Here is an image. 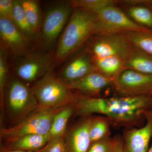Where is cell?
<instances>
[{"mask_svg": "<svg viewBox=\"0 0 152 152\" xmlns=\"http://www.w3.org/2000/svg\"><path fill=\"white\" fill-rule=\"evenodd\" d=\"M123 137L119 135L114 136L112 139L110 152H123Z\"/></svg>", "mask_w": 152, "mask_h": 152, "instance_id": "cell-30", "label": "cell"}, {"mask_svg": "<svg viewBox=\"0 0 152 152\" xmlns=\"http://www.w3.org/2000/svg\"><path fill=\"white\" fill-rule=\"evenodd\" d=\"M129 18L135 23L147 28H152V10L145 5L127 7Z\"/></svg>", "mask_w": 152, "mask_h": 152, "instance_id": "cell-23", "label": "cell"}, {"mask_svg": "<svg viewBox=\"0 0 152 152\" xmlns=\"http://www.w3.org/2000/svg\"><path fill=\"white\" fill-rule=\"evenodd\" d=\"M64 107L57 108H39L17 124L2 129L1 137L11 142L27 135L48 134L50 132L54 117Z\"/></svg>", "mask_w": 152, "mask_h": 152, "instance_id": "cell-5", "label": "cell"}, {"mask_svg": "<svg viewBox=\"0 0 152 152\" xmlns=\"http://www.w3.org/2000/svg\"><path fill=\"white\" fill-rule=\"evenodd\" d=\"M8 51L1 45L0 48V96L1 103L2 108H4L5 93L7 83L8 66L7 61Z\"/></svg>", "mask_w": 152, "mask_h": 152, "instance_id": "cell-25", "label": "cell"}, {"mask_svg": "<svg viewBox=\"0 0 152 152\" xmlns=\"http://www.w3.org/2000/svg\"><path fill=\"white\" fill-rule=\"evenodd\" d=\"M50 69L31 89L39 108H57L74 104L78 94L72 92L67 85Z\"/></svg>", "mask_w": 152, "mask_h": 152, "instance_id": "cell-3", "label": "cell"}, {"mask_svg": "<svg viewBox=\"0 0 152 152\" xmlns=\"http://www.w3.org/2000/svg\"><path fill=\"white\" fill-rule=\"evenodd\" d=\"M151 110L152 111V108H151Z\"/></svg>", "mask_w": 152, "mask_h": 152, "instance_id": "cell-34", "label": "cell"}, {"mask_svg": "<svg viewBox=\"0 0 152 152\" xmlns=\"http://www.w3.org/2000/svg\"><path fill=\"white\" fill-rule=\"evenodd\" d=\"M50 139L49 134L27 135L11 141L9 150L38 152L47 145Z\"/></svg>", "mask_w": 152, "mask_h": 152, "instance_id": "cell-16", "label": "cell"}, {"mask_svg": "<svg viewBox=\"0 0 152 152\" xmlns=\"http://www.w3.org/2000/svg\"><path fill=\"white\" fill-rule=\"evenodd\" d=\"M54 54L37 53L26 55L16 66V74L21 80L31 83L43 77L50 69Z\"/></svg>", "mask_w": 152, "mask_h": 152, "instance_id": "cell-10", "label": "cell"}, {"mask_svg": "<svg viewBox=\"0 0 152 152\" xmlns=\"http://www.w3.org/2000/svg\"><path fill=\"white\" fill-rule=\"evenodd\" d=\"M74 105L77 115L101 114L107 118L112 125L129 128L137 125L151 110L152 96L91 97L78 93Z\"/></svg>", "mask_w": 152, "mask_h": 152, "instance_id": "cell-1", "label": "cell"}, {"mask_svg": "<svg viewBox=\"0 0 152 152\" xmlns=\"http://www.w3.org/2000/svg\"><path fill=\"white\" fill-rule=\"evenodd\" d=\"M151 111H152V110H151Z\"/></svg>", "mask_w": 152, "mask_h": 152, "instance_id": "cell-35", "label": "cell"}, {"mask_svg": "<svg viewBox=\"0 0 152 152\" xmlns=\"http://www.w3.org/2000/svg\"><path fill=\"white\" fill-rule=\"evenodd\" d=\"M66 143L64 136L50 139L48 142L38 152H66Z\"/></svg>", "mask_w": 152, "mask_h": 152, "instance_id": "cell-27", "label": "cell"}, {"mask_svg": "<svg viewBox=\"0 0 152 152\" xmlns=\"http://www.w3.org/2000/svg\"><path fill=\"white\" fill-rule=\"evenodd\" d=\"M125 69L152 76V56L133 46L129 56L125 60Z\"/></svg>", "mask_w": 152, "mask_h": 152, "instance_id": "cell-18", "label": "cell"}, {"mask_svg": "<svg viewBox=\"0 0 152 152\" xmlns=\"http://www.w3.org/2000/svg\"><path fill=\"white\" fill-rule=\"evenodd\" d=\"M92 58L96 70L113 82L120 73L125 69V60L119 57Z\"/></svg>", "mask_w": 152, "mask_h": 152, "instance_id": "cell-17", "label": "cell"}, {"mask_svg": "<svg viewBox=\"0 0 152 152\" xmlns=\"http://www.w3.org/2000/svg\"><path fill=\"white\" fill-rule=\"evenodd\" d=\"M73 9L69 1L58 4L47 11L41 26L42 41L45 48H50L55 43L69 21Z\"/></svg>", "mask_w": 152, "mask_h": 152, "instance_id": "cell-8", "label": "cell"}, {"mask_svg": "<svg viewBox=\"0 0 152 152\" xmlns=\"http://www.w3.org/2000/svg\"><path fill=\"white\" fill-rule=\"evenodd\" d=\"M5 152H34L28 151H22L20 150H8Z\"/></svg>", "mask_w": 152, "mask_h": 152, "instance_id": "cell-31", "label": "cell"}, {"mask_svg": "<svg viewBox=\"0 0 152 152\" xmlns=\"http://www.w3.org/2000/svg\"><path fill=\"white\" fill-rule=\"evenodd\" d=\"M87 42V52L94 58L118 57L125 61L133 48L132 45L123 33L94 35Z\"/></svg>", "mask_w": 152, "mask_h": 152, "instance_id": "cell-7", "label": "cell"}, {"mask_svg": "<svg viewBox=\"0 0 152 152\" xmlns=\"http://www.w3.org/2000/svg\"><path fill=\"white\" fill-rule=\"evenodd\" d=\"M145 5L148 7L152 10V0H148Z\"/></svg>", "mask_w": 152, "mask_h": 152, "instance_id": "cell-32", "label": "cell"}, {"mask_svg": "<svg viewBox=\"0 0 152 152\" xmlns=\"http://www.w3.org/2000/svg\"><path fill=\"white\" fill-rule=\"evenodd\" d=\"M148 152H152V142L151 145V147H150L149 148Z\"/></svg>", "mask_w": 152, "mask_h": 152, "instance_id": "cell-33", "label": "cell"}, {"mask_svg": "<svg viewBox=\"0 0 152 152\" xmlns=\"http://www.w3.org/2000/svg\"><path fill=\"white\" fill-rule=\"evenodd\" d=\"M112 139L108 137L91 143L87 152H110Z\"/></svg>", "mask_w": 152, "mask_h": 152, "instance_id": "cell-28", "label": "cell"}, {"mask_svg": "<svg viewBox=\"0 0 152 152\" xmlns=\"http://www.w3.org/2000/svg\"><path fill=\"white\" fill-rule=\"evenodd\" d=\"M96 71L91 55L88 52L75 57L64 68L59 77L67 85L83 78Z\"/></svg>", "mask_w": 152, "mask_h": 152, "instance_id": "cell-13", "label": "cell"}, {"mask_svg": "<svg viewBox=\"0 0 152 152\" xmlns=\"http://www.w3.org/2000/svg\"><path fill=\"white\" fill-rule=\"evenodd\" d=\"M73 8L87 9L95 13L107 7L116 5L118 0H73L71 1Z\"/></svg>", "mask_w": 152, "mask_h": 152, "instance_id": "cell-26", "label": "cell"}, {"mask_svg": "<svg viewBox=\"0 0 152 152\" xmlns=\"http://www.w3.org/2000/svg\"><path fill=\"white\" fill-rule=\"evenodd\" d=\"M12 20L19 30L29 39L36 35L29 24L20 1L14 0Z\"/></svg>", "mask_w": 152, "mask_h": 152, "instance_id": "cell-24", "label": "cell"}, {"mask_svg": "<svg viewBox=\"0 0 152 152\" xmlns=\"http://www.w3.org/2000/svg\"><path fill=\"white\" fill-rule=\"evenodd\" d=\"M6 88L5 97L8 113L11 119L15 123V125L39 108L31 89L21 80L11 79Z\"/></svg>", "mask_w": 152, "mask_h": 152, "instance_id": "cell-4", "label": "cell"}, {"mask_svg": "<svg viewBox=\"0 0 152 152\" xmlns=\"http://www.w3.org/2000/svg\"><path fill=\"white\" fill-rule=\"evenodd\" d=\"M20 1L28 22L36 35L42 26L40 12L38 3L34 0H20Z\"/></svg>", "mask_w": 152, "mask_h": 152, "instance_id": "cell-22", "label": "cell"}, {"mask_svg": "<svg viewBox=\"0 0 152 152\" xmlns=\"http://www.w3.org/2000/svg\"><path fill=\"white\" fill-rule=\"evenodd\" d=\"M70 89L91 97H99L103 90L113 86V81L102 74L95 71L83 78L67 85Z\"/></svg>", "mask_w": 152, "mask_h": 152, "instance_id": "cell-14", "label": "cell"}, {"mask_svg": "<svg viewBox=\"0 0 152 152\" xmlns=\"http://www.w3.org/2000/svg\"><path fill=\"white\" fill-rule=\"evenodd\" d=\"M123 34L126 35L133 46L152 56V31L149 30L129 31Z\"/></svg>", "mask_w": 152, "mask_h": 152, "instance_id": "cell-20", "label": "cell"}, {"mask_svg": "<svg viewBox=\"0 0 152 152\" xmlns=\"http://www.w3.org/2000/svg\"><path fill=\"white\" fill-rule=\"evenodd\" d=\"M1 45L15 56H26L29 39L17 27L12 19L0 17Z\"/></svg>", "mask_w": 152, "mask_h": 152, "instance_id": "cell-11", "label": "cell"}, {"mask_svg": "<svg viewBox=\"0 0 152 152\" xmlns=\"http://www.w3.org/2000/svg\"><path fill=\"white\" fill-rule=\"evenodd\" d=\"M146 124L140 128H127L123 134V152H148L152 137V111L146 113Z\"/></svg>", "mask_w": 152, "mask_h": 152, "instance_id": "cell-12", "label": "cell"}, {"mask_svg": "<svg viewBox=\"0 0 152 152\" xmlns=\"http://www.w3.org/2000/svg\"><path fill=\"white\" fill-rule=\"evenodd\" d=\"M111 123L107 118L105 116L93 117L89 129L91 142L110 137V127Z\"/></svg>", "mask_w": 152, "mask_h": 152, "instance_id": "cell-21", "label": "cell"}, {"mask_svg": "<svg viewBox=\"0 0 152 152\" xmlns=\"http://www.w3.org/2000/svg\"><path fill=\"white\" fill-rule=\"evenodd\" d=\"M93 117H87L76 125L66 140V152H87L91 143L89 129Z\"/></svg>", "mask_w": 152, "mask_h": 152, "instance_id": "cell-15", "label": "cell"}, {"mask_svg": "<svg viewBox=\"0 0 152 152\" xmlns=\"http://www.w3.org/2000/svg\"><path fill=\"white\" fill-rule=\"evenodd\" d=\"M75 112V106L72 104L66 106L57 113L54 117L49 132L51 139L64 135L68 121Z\"/></svg>", "mask_w": 152, "mask_h": 152, "instance_id": "cell-19", "label": "cell"}, {"mask_svg": "<svg viewBox=\"0 0 152 152\" xmlns=\"http://www.w3.org/2000/svg\"><path fill=\"white\" fill-rule=\"evenodd\" d=\"M96 15L82 8H74L59 41L53 62L60 64L81 48L96 35Z\"/></svg>", "mask_w": 152, "mask_h": 152, "instance_id": "cell-2", "label": "cell"}, {"mask_svg": "<svg viewBox=\"0 0 152 152\" xmlns=\"http://www.w3.org/2000/svg\"><path fill=\"white\" fill-rule=\"evenodd\" d=\"M14 0H0V17L12 19Z\"/></svg>", "mask_w": 152, "mask_h": 152, "instance_id": "cell-29", "label": "cell"}, {"mask_svg": "<svg viewBox=\"0 0 152 152\" xmlns=\"http://www.w3.org/2000/svg\"><path fill=\"white\" fill-rule=\"evenodd\" d=\"M95 13L97 18L95 35L149 30L136 23L116 5L107 7Z\"/></svg>", "mask_w": 152, "mask_h": 152, "instance_id": "cell-6", "label": "cell"}, {"mask_svg": "<svg viewBox=\"0 0 152 152\" xmlns=\"http://www.w3.org/2000/svg\"><path fill=\"white\" fill-rule=\"evenodd\" d=\"M120 96H152V76L129 69L120 73L113 82Z\"/></svg>", "mask_w": 152, "mask_h": 152, "instance_id": "cell-9", "label": "cell"}]
</instances>
